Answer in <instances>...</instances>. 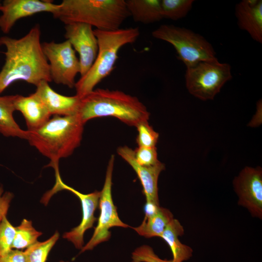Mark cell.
I'll return each instance as SVG.
<instances>
[{"instance_id":"9c48e42d","label":"cell","mask_w":262,"mask_h":262,"mask_svg":"<svg viewBox=\"0 0 262 262\" xmlns=\"http://www.w3.org/2000/svg\"><path fill=\"white\" fill-rule=\"evenodd\" d=\"M44 53L49 62L52 81L58 84L75 87V77L80 73L79 58L69 42L61 43L54 41L42 44Z\"/></svg>"},{"instance_id":"277c9868","label":"cell","mask_w":262,"mask_h":262,"mask_svg":"<svg viewBox=\"0 0 262 262\" xmlns=\"http://www.w3.org/2000/svg\"><path fill=\"white\" fill-rule=\"evenodd\" d=\"M52 15L65 25L82 23L102 31L119 29L130 16L125 0H63Z\"/></svg>"},{"instance_id":"4fadbf2b","label":"cell","mask_w":262,"mask_h":262,"mask_svg":"<svg viewBox=\"0 0 262 262\" xmlns=\"http://www.w3.org/2000/svg\"><path fill=\"white\" fill-rule=\"evenodd\" d=\"M59 7L49 0H5L0 4V30L8 33L19 19L41 12L53 15Z\"/></svg>"},{"instance_id":"8992f818","label":"cell","mask_w":262,"mask_h":262,"mask_svg":"<svg viewBox=\"0 0 262 262\" xmlns=\"http://www.w3.org/2000/svg\"><path fill=\"white\" fill-rule=\"evenodd\" d=\"M151 34L154 38L171 44L186 68L201 62L218 60L212 45L202 35L188 29L163 24Z\"/></svg>"},{"instance_id":"ba28073f","label":"cell","mask_w":262,"mask_h":262,"mask_svg":"<svg viewBox=\"0 0 262 262\" xmlns=\"http://www.w3.org/2000/svg\"><path fill=\"white\" fill-rule=\"evenodd\" d=\"M114 161V155H112L108 162L104 183L100 191L98 202L100 213L97 225L91 239L81 249L80 253L92 250L99 244L108 241L111 235L109 229L112 227H130L119 218L113 200L112 187Z\"/></svg>"},{"instance_id":"484cf974","label":"cell","mask_w":262,"mask_h":262,"mask_svg":"<svg viewBox=\"0 0 262 262\" xmlns=\"http://www.w3.org/2000/svg\"><path fill=\"white\" fill-rule=\"evenodd\" d=\"M16 234V227L9 221L6 216L0 222V256L12 249Z\"/></svg>"},{"instance_id":"f1b7e54d","label":"cell","mask_w":262,"mask_h":262,"mask_svg":"<svg viewBox=\"0 0 262 262\" xmlns=\"http://www.w3.org/2000/svg\"><path fill=\"white\" fill-rule=\"evenodd\" d=\"M14 194L10 192H4L3 186L0 184V222L6 216Z\"/></svg>"},{"instance_id":"e0dca14e","label":"cell","mask_w":262,"mask_h":262,"mask_svg":"<svg viewBox=\"0 0 262 262\" xmlns=\"http://www.w3.org/2000/svg\"><path fill=\"white\" fill-rule=\"evenodd\" d=\"M14 104L16 111L24 116L28 131L39 128L50 118L51 115L35 92L28 96L16 95Z\"/></svg>"},{"instance_id":"2e32d148","label":"cell","mask_w":262,"mask_h":262,"mask_svg":"<svg viewBox=\"0 0 262 262\" xmlns=\"http://www.w3.org/2000/svg\"><path fill=\"white\" fill-rule=\"evenodd\" d=\"M235 14L239 28L255 41L262 43V0H243L235 6Z\"/></svg>"},{"instance_id":"d6986e66","label":"cell","mask_w":262,"mask_h":262,"mask_svg":"<svg viewBox=\"0 0 262 262\" xmlns=\"http://www.w3.org/2000/svg\"><path fill=\"white\" fill-rule=\"evenodd\" d=\"M174 218L168 209L160 206L152 213L145 214L140 226L132 228L138 234L146 238L161 237L167 225Z\"/></svg>"},{"instance_id":"7c38bea8","label":"cell","mask_w":262,"mask_h":262,"mask_svg":"<svg viewBox=\"0 0 262 262\" xmlns=\"http://www.w3.org/2000/svg\"><path fill=\"white\" fill-rule=\"evenodd\" d=\"M65 37L79 56L81 77L93 65L98 52V43L92 27L82 23L65 25Z\"/></svg>"},{"instance_id":"ffe728a7","label":"cell","mask_w":262,"mask_h":262,"mask_svg":"<svg viewBox=\"0 0 262 262\" xmlns=\"http://www.w3.org/2000/svg\"><path fill=\"white\" fill-rule=\"evenodd\" d=\"M130 16L133 20L145 24L163 19L160 0H125Z\"/></svg>"},{"instance_id":"d6a6232c","label":"cell","mask_w":262,"mask_h":262,"mask_svg":"<svg viewBox=\"0 0 262 262\" xmlns=\"http://www.w3.org/2000/svg\"></svg>"},{"instance_id":"603a6c76","label":"cell","mask_w":262,"mask_h":262,"mask_svg":"<svg viewBox=\"0 0 262 262\" xmlns=\"http://www.w3.org/2000/svg\"><path fill=\"white\" fill-rule=\"evenodd\" d=\"M59 238L56 231L49 238L43 242L36 241L24 251L25 262H46L49 254Z\"/></svg>"},{"instance_id":"d4e9b609","label":"cell","mask_w":262,"mask_h":262,"mask_svg":"<svg viewBox=\"0 0 262 262\" xmlns=\"http://www.w3.org/2000/svg\"><path fill=\"white\" fill-rule=\"evenodd\" d=\"M136 128L138 131L136 138L138 147H155L159 134L149 125L148 121L139 123Z\"/></svg>"},{"instance_id":"8fae6325","label":"cell","mask_w":262,"mask_h":262,"mask_svg":"<svg viewBox=\"0 0 262 262\" xmlns=\"http://www.w3.org/2000/svg\"><path fill=\"white\" fill-rule=\"evenodd\" d=\"M232 185L238 204L246 209L253 217L262 218V169L246 166L235 177Z\"/></svg>"},{"instance_id":"cb8c5ba5","label":"cell","mask_w":262,"mask_h":262,"mask_svg":"<svg viewBox=\"0 0 262 262\" xmlns=\"http://www.w3.org/2000/svg\"><path fill=\"white\" fill-rule=\"evenodd\" d=\"M193 0H162L164 18L177 20L185 17L192 7Z\"/></svg>"},{"instance_id":"3957f363","label":"cell","mask_w":262,"mask_h":262,"mask_svg":"<svg viewBox=\"0 0 262 262\" xmlns=\"http://www.w3.org/2000/svg\"><path fill=\"white\" fill-rule=\"evenodd\" d=\"M77 114L85 124L90 119L112 116L135 127L148 121L150 114L136 97L119 90L98 88L81 98Z\"/></svg>"},{"instance_id":"9a60e30c","label":"cell","mask_w":262,"mask_h":262,"mask_svg":"<svg viewBox=\"0 0 262 262\" xmlns=\"http://www.w3.org/2000/svg\"><path fill=\"white\" fill-rule=\"evenodd\" d=\"M47 81H43L37 86L35 93L39 96L51 115H72L78 111L81 98L75 95L66 96L53 90Z\"/></svg>"},{"instance_id":"52a82bcc","label":"cell","mask_w":262,"mask_h":262,"mask_svg":"<svg viewBox=\"0 0 262 262\" xmlns=\"http://www.w3.org/2000/svg\"><path fill=\"white\" fill-rule=\"evenodd\" d=\"M232 78L230 66L218 60L201 62L187 67L185 84L190 94L202 100H213Z\"/></svg>"},{"instance_id":"83f0119b","label":"cell","mask_w":262,"mask_h":262,"mask_svg":"<svg viewBox=\"0 0 262 262\" xmlns=\"http://www.w3.org/2000/svg\"><path fill=\"white\" fill-rule=\"evenodd\" d=\"M131 259L133 262H173L172 260L161 259L151 246L146 245L135 249L132 252Z\"/></svg>"},{"instance_id":"5b68a950","label":"cell","mask_w":262,"mask_h":262,"mask_svg":"<svg viewBox=\"0 0 262 262\" xmlns=\"http://www.w3.org/2000/svg\"><path fill=\"white\" fill-rule=\"evenodd\" d=\"M98 43V52L89 70L76 82V94L80 98L110 75L124 46L134 43L140 35L138 28L118 29L113 31L94 30Z\"/></svg>"},{"instance_id":"4316f807","label":"cell","mask_w":262,"mask_h":262,"mask_svg":"<svg viewBox=\"0 0 262 262\" xmlns=\"http://www.w3.org/2000/svg\"><path fill=\"white\" fill-rule=\"evenodd\" d=\"M133 150L135 161L140 165L152 166L160 162L158 159L156 147H138Z\"/></svg>"},{"instance_id":"ac0fdd59","label":"cell","mask_w":262,"mask_h":262,"mask_svg":"<svg viewBox=\"0 0 262 262\" xmlns=\"http://www.w3.org/2000/svg\"><path fill=\"white\" fill-rule=\"evenodd\" d=\"M184 232L180 221L173 219L167 225L161 236L168 245L172 253L173 262H184L189 260L193 255L192 248L180 242L179 237Z\"/></svg>"},{"instance_id":"7402d4cb","label":"cell","mask_w":262,"mask_h":262,"mask_svg":"<svg viewBox=\"0 0 262 262\" xmlns=\"http://www.w3.org/2000/svg\"><path fill=\"white\" fill-rule=\"evenodd\" d=\"M42 234L33 226L32 222L23 219L19 225L16 227V234L12 245V249H23L33 245Z\"/></svg>"},{"instance_id":"44dd1931","label":"cell","mask_w":262,"mask_h":262,"mask_svg":"<svg viewBox=\"0 0 262 262\" xmlns=\"http://www.w3.org/2000/svg\"><path fill=\"white\" fill-rule=\"evenodd\" d=\"M16 95L0 96V133L6 137L27 140L28 131L21 129L13 117Z\"/></svg>"},{"instance_id":"30bf717a","label":"cell","mask_w":262,"mask_h":262,"mask_svg":"<svg viewBox=\"0 0 262 262\" xmlns=\"http://www.w3.org/2000/svg\"><path fill=\"white\" fill-rule=\"evenodd\" d=\"M56 181L52 189L44 194L47 200L57 192L66 190L76 195L80 199L82 208V218L80 224L68 232H65L63 238L71 242L75 247L81 249L84 246L83 236L85 232L94 225L97 220L94 213L98 205L100 192L95 191L89 194H83L66 184L62 180L59 171L55 172Z\"/></svg>"},{"instance_id":"f546056e","label":"cell","mask_w":262,"mask_h":262,"mask_svg":"<svg viewBox=\"0 0 262 262\" xmlns=\"http://www.w3.org/2000/svg\"><path fill=\"white\" fill-rule=\"evenodd\" d=\"M0 262H25L24 252L12 249L8 253L0 256Z\"/></svg>"},{"instance_id":"7a4b0ae2","label":"cell","mask_w":262,"mask_h":262,"mask_svg":"<svg viewBox=\"0 0 262 262\" xmlns=\"http://www.w3.org/2000/svg\"><path fill=\"white\" fill-rule=\"evenodd\" d=\"M84 124L77 114L55 115L43 125L28 131L27 140L42 155L50 160L49 166L58 168L59 160L71 155L80 145Z\"/></svg>"},{"instance_id":"1f68e13d","label":"cell","mask_w":262,"mask_h":262,"mask_svg":"<svg viewBox=\"0 0 262 262\" xmlns=\"http://www.w3.org/2000/svg\"></svg>"},{"instance_id":"6da1fadb","label":"cell","mask_w":262,"mask_h":262,"mask_svg":"<svg viewBox=\"0 0 262 262\" xmlns=\"http://www.w3.org/2000/svg\"><path fill=\"white\" fill-rule=\"evenodd\" d=\"M40 37L38 24L20 38L0 37V46L6 49L3 52L5 62L0 71V94L16 81H24L36 87L43 81H52Z\"/></svg>"},{"instance_id":"5bb4252c","label":"cell","mask_w":262,"mask_h":262,"mask_svg":"<svg viewBox=\"0 0 262 262\" xmlns=\"http://www.w3.org/2000/svg\"><path fill=\"white\" fill-rule=\"evenodd\" d=\"M117 153L136 172L143 187L146 203L160 206L158 181L160 173L165 169L164 164L160 162L152 166L140 165L135 161L134 150L126 146L118 147Z\"/></svg>"},{"instance_id":"4dcf8cb0","label":"cell","mask_w":262,"mask_h":262,"mask_svg":"<svg viewBox=\"0 0 262 262\" xmlns=\"http://www.w3.org/2000/svg\"><path fill=\"white\" fill-rule=\"evenodd\" d=\"M59 262H67V261H60Z\"/></svg>"}]
</instances>
